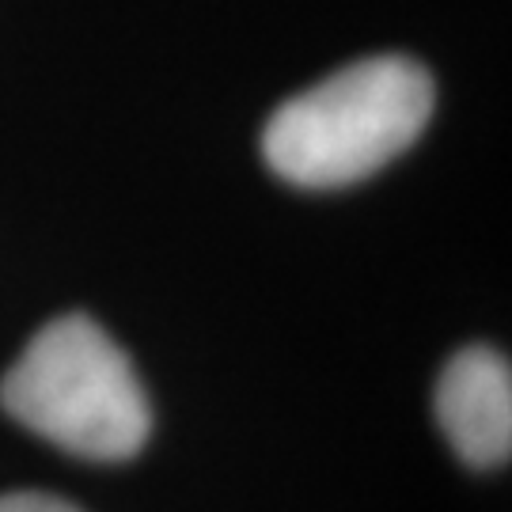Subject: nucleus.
<instances>
[{
  "instance_id": "nucleus-1",
  "label": "nucleus",
  "mask_w": 512,
  "mask_h": 512,
  "mask_svg": "<svg viewBox=\"0 0 512 512\" xmlns=\"http://www.w3.org/2000/svg\"><path fill=\"white\" fill-rule=\"evenodd\" d=\"M433 76L399 54L361 57L274 110L262 156L277 179L334 190L376 175L421 137Z\"/></svg>"
},
{
  "instance_id": "nucleus-2",
  "label": "nucleus",
  "mask_w": 512,
  "mask_h": 512,
  "mask_svg": "<svg viewBox=\"0 0 512 512\" xmlns=\"http://www.w3.org/2000/svg\"><path fill=\"white\" fill-rule=\"evenodd\" d=\"M0 406L35 437L95 463L133 459L152 433V406L129 357L88 315H61L38 330L0 380Z\"/></svg>"
},
{
  "instance_id": "nucleus-3",
  "label": "nucleus",
  "mask_w": 512,
  "mask_h": 512,
  "mask_svg": "<svg viewBox=\"0 0 512 512\" xmlns=\"http://www.w3.org/2000/svg\"><path fill=\"white\" fill-rule=\"evenodd\" d=\"M440 433L471 467H501L512 452V368L490 346L459 349L437 380Z\"/></svg>"
},
{
  "instance_id": "nucleus-4",
  "label": "nucleus",
  "mask_w": 512,
  "mask_h": 512,
  "mask_svg": "<svg viewBox=\"0 0 512 512\" xmlns=\"http://www.w3.org/2000/svg\"><path fill=\"white\" fill-rule=\"evenodd\" d=\"M0 512H84L73 501L54 494H38V490H16V494L0 497Z\"/></svg>"
}]
</instances>
